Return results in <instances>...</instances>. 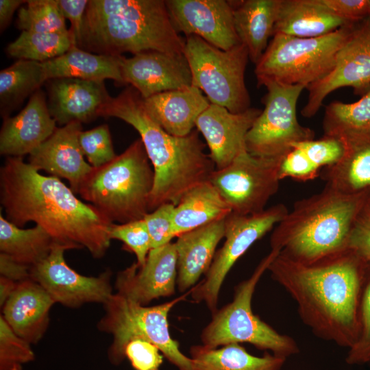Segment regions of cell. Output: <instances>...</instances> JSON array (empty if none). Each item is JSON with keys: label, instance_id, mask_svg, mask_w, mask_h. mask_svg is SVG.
<instances>
[{"label": "cell", "instance_id": "obj_1", "mask_svg": "<svg viewBox=\"0 0 370 370\" xmlns=\"http://www.w3.org/2000/svg\"><path fill=\"white\" fill-rule=\"evenodd\" d=\"M0 201L6 219L18 227L34 221L55 241L85 247L95 258L110 247L113 223L59 177L42 175L23 157L8 156L1 167Z\"/></svg>", "mask_w": 370, "mask_h": 370}, {"label": "cell", "instance_id": "obj_2", "mask_svg": "<svg viewBox=\"0 0 370 370\" xmlns=\"http://www.w3.org/2000/svg\"><path fill=\"white\" fill-rule=\"evenodd\" d=\"M366 264L349 249L311 263L279 253L268 271L295 300L301 320L316 336L349 349L358 336Z\"/></svg>", "mask_w": 370, "mask_h": 370}, {"label": "cell", "instance_id": "obj_3", "mask_svg": "<svg viewBox=\"0 0 370 370\" xmlns=\"http://www.w3.org/2000/svg\"><path fill=\"white\" fill-rule=\"evenodd\" d=\"M99 116L120 119L139 133L154 171L149 212L166 203L176 206L187 191L209 181L215 170L199 131L182 137L169 134L151 119L143 98L131 86L111 97Z\"/></svg>", "mask_w": 370, "mask_h": 370}, {"label": "cell", "instance_id": "obj_4", "mask_svg": "<svg viewBox=\"0 0 370 370\" xmlns=\"http://www.w3.org/2000/svg\"><path fill=\"white\" fill-rule=\"evenodd\" d=\"M185 39L163 0H90L78 47L119 56L157 51L184 55Z\"/></svg>", "mask_w": 370, "mask_h": 370}, {"label": "cell", "instance_id": "obj_5", "mask_svg": "<svg viewBox=\"0 0 370 370\" xmlns=\"http://www.w3.org/2000/svg\"><path fill=\"white\" fill-rule=\"evenodd\" d=\"M369 199L367 193L345 194L325 186L294 204L272 232L271 249L302 263L347 250L352 230Z\"/></svg>", "mask_w": 370, "mask_h": 370}, {"label": "cell", "instance_id": "obj_6", "mask_svg": "<svg viewBox=\"0 0 370 370\" xmlns=\"http://www.w3.org/2000/svg\"><path fill=\"white\" fill-rule=\"evenodd\" d=\"M140 138L122 153L93 167L77 194L112 223L142 219L149 212L154 171Z\"/></svg>", "mask_w": 370, "mask_h": 370}, {"label": "cell", "instance_id": "obj_7", "mask_svg": "<svg viewBox=\"0 0 370 370\" xmlns=\"http://www.w3.org/2000/svg\"><path fill=\"white\" fill-rule=\"evenodd\" d=\"M279 253L277 249H271L251 276L234 287L232 300L212 314L211 320L200 334L202 345L213 349L231 343H247L286 358L299 352L293 338L279 333L252 310V298L257 284Z\"/></svg>", "mask_w": 370, "mask_h": 370}, {"label": "cell", "instance_id": "obj_8", "mask_svg": "<svg viewBox=\"0 0 370 370\" xmlns=\"http://www.w3.org/2000/svg\"><path fill=\"white\" fill-rule=\"evenodd\" d=\"M153 306H142L125 296L113 293L103 304L105 313L97 328L112 336L108 356L118 365L125 358V349L134 339L147 341L155 345L178 370H194L190 357L184 354L180 344L169 331V314L172 308L190 294Z\"/></svg>", "mask_w": 370, "mask_h": 370}, {"label": "cell", "instance_id": "obj_9", "mask_svg": "<svg viewBox=\"0 0 370 370\" xmlns=\"http://www.w3.org/2000/svg\"><path fill=\"white\" fill-rule=\"evenodd\" d=\"M356 23L317 38H298L277 34L256 64L258 86L268 82L302 85L306 88L328 75L337 53Z\"/></svg>", "mask_w": 370, "mask_h": 370}, {"label": "cell", "instance_id": "obj_10", "mask_svg": "<svg viewBox=\"0 0 370 370\" xmlns=\"http://www.w3.org/2000/svg\"><path fill=\"white\" fill-rule=\"evenodd\" d=\"M184 55L190 69L192 86L204 92L211 103L233 113L251 108L245 82L249 59L245 45L240 43L222 50L191 35L186 36Z\"/></svg>", "mask_w": 370, "mask_h": 370}, {"label": "cell", "instance_id": "obj_11", "mask_svg": "<svg viewBox=\"0 0 370 370\" xmlns=\"http://www.w3.org/2000/svg\"><path fill=\"white\" fill-rule=\"evenodd\" d=\"M263 86L267 90L262 99L264 108L246 136V148L254 156L279 159L293 144L314 138V132L300 125L297 117V103L306 87L274 82Z\"/></svg>", "mask_w": 370, "mask_h": 370}, {"label": "cell", "instance_id": "obj_12", "mask_svg": "<svg viewBox=\"0 0 370 370\" xmlns=\"http://www.w3.org/2000/svg\"><path fill=\"white\" fill-rule=\"evenodd\" d=\"M288 210L282 204L249 214L231 213L225 218V241L217 250L204 280L190 290L192 299L204 302L211 312L217 309L219 293L224 280L236 261L250 247L278 225Z\"/></svg>", "mask_w": 370, "mask_h": 370}, {"label": "cell", "instance_id": "obj_13", "mask_svg": "<svg viewBox=\"0 0 370 370\" xmlns=\"http://www.w3.org/2000/svg\"><path fill=\"white\" fill-rule=\"evenodd\" d=\"M280 160L256 157L247 151L225 168L215 169L209 182L232 213H258L266 209L268 201L278 190Z\"/></svg>", "mask_w": 370, "mask_h": 370}, {"label": "cell", "instance_id": "obj_14", "mask_svg": "<svg viewBox=\"0 0 370 370\" xmlns=\"http://www.w3.org/2000/svg\"><path fill=\"white\" fill-rule=\"evenodd\" d=\"M72 248L54 241L49 254L30 268V278L39 284L55 303L78 308L86 303L105 304L113 294L112 272L106 270L97 277L84 276L71 268L64 252Z\"/></svg>", "mask_w": 370, "mask_h": 370}, {"label": "cell", "instance_id": "obj_15", "mask_svg": "<svg viewBox=\"0 0 370 370\" xmlns=\"http://www.w3.org/2000/svg\"><path fill=\"white\" fill-rule=\"evenodd\" d=\"M343 87L353 88L354 94L361 97L370 90V16L355 25L331 72L306 88L308 99L301 111L302 116H314L325 97Z\"/></svg>", "mask_w": 370, "mask_h": 370}, {"label": "cell", "instance_id": "obj_16", "mask_svg": "<svg viewBox=\"0 0 370 370\" xmlns=\"http://www.w3.org/2000/svg\"><path fill=\"white\" fill-rule=\"evenodd\" d=\"M175 30L186 36H197L222 50L241 43L234 23L231 1L166 0Z\"/></svg>", "mask_w": 370, "mask_h": 370}, {"label": "cell", "instance_id": "obj_17", "mask_svg": "<svg viewBox=\"0 0 370 370\" xmlns=\"http://www.w3.org/2000/svg\"><path fill=\"white\" fill-rule=\"evenodd\" d=\"M177 251L175 243L150 250L143 266L136 262L118 273L116 293L147 306L160 297L175 294L177 286Z\"/></svg>", "mask_w": 370, "mask_h": 370}, {"label": "cell", "instance_id": "obj_18", "mask_svg": "<svg viewBox=\"0 0 370 370\" xmlns=\"http://www.w3.org/2000/svg\"><path fill=\"white\" fill-rule=\"evenodd\" d=\"M124 84L134 88L143 99L192 86V75L184 55L143 51L120 58Z\"/></svg>", "mask_w": 370, "mask_h": 370}, {"label": "cell", "instance_id": "obj_19", "mask_svg": "<svg viewBox=\"0 0 370 370\" xmlns=\"http://www.w3.org/2000/svg\"><path fill=\"white\" fill-rule=\"evenodd\" d=\"M260 112L259 109L251 107L244 112L233 113L210 103L199 115L195 127L206 140L215 169L225 168L247 151L246 136Z\"/></svg>", "mask_w": 370, "mask_h": 370}, {"label": "cell", "instance_id": "obj_20", "mask_svg": "<svg viewBox=\"0 0 370 370\" xmlns=\"http://www.w3.org/2000/svg\"><path fill=\"white\" fill-rule=\"evenodd\" d=\"M82 130V123L78 121L57 127L28 159V163L36 171L66 180L75 194L93 168L85 161L79 147L78 138Z\"/></svg>", "mask_w": 370, "mask_h": 370}, {"label": "cell", "instance_id": "obj_21", "mask_svg": "<svg viewBox=\"0 0 370 370\" xmlns=\"http://www.w3.org/2000/svg\"><path fill=\"white\" fill-rule=\"evenodd\" d=\"M47 82L49 110L60 125L92 121L111 97L102 81L63 77Z\"/></svg>", "mask_w": 370, "mask_h": 370}, {"label": "cell", "instance_id": "obj_22", "mask_svg": "<svg viewBox=\"0 0 370 370\" xmlns=\"http://www.w3.org/2000/svg\"><path fill=\"white\" fill-rule=\"evenodd\" d=\"M56 121L40 88L16 116L3 118L0 131V153L23 157L30 154L54 132Z\"/></svg>", "mask_w": 370, "mask_h": 370}, {"label": "cell", "instance_id": "obj_23", "mask_svg": "<svg viewBox=\"0 0 370 370\" xmlns=\"http://www.w3.org/2000/svg\"><path fill=\"white\" fill-rule=\"evenodd\" d=\"M55 301L37 282L29 279L18 282L6 301L1 314L18 336L36 344L46 332L49 311Z\"/></svg>", "mask_w": 370, "mask_h": 370}, {"label": "cell", "instance_id": "obj_24", "mask_svg": "<svg viewBox=\"0 0 370 370\" xmlns=\"http://www.w3.org/2000/svg\"><path fill=\"white\" fill-rule=\"evenodd\" d=\"M225 230L223 219L177 236V288L180 292L191 290L207 273Z\"/></svg>", "mask_w": 370, "mask_h": 370}, {"label": "cell", "instance_id": "obj_25", "mask_svg": "<svg viewBox=\"0 0 370 370\" xmlns=\"http://www.w3.org/2000/svg\"><path fill=\"white\" fill-rule=\"evenodd\" d=\"M151 119L169 134L185 136L195 127L199 115L210 102L199 88L189 87L160 92L143 99Z\"/></svg>", "mask_w": 370, "mask_h": 370}, {"label": "cell", "instance_id": "obj_26", "mask_svg": "<svg viewBox=\"0 0 370 370\" xmlns=\"http://www.w3.org/2000/svg\"><path fill=\"white\" fill-rule=\"evenodd\" d=\"M349 25L318 0H280L273 35L317 38Z\"/></svg>", "mask_w": 370, "mask_h": 370}, {"label": "cell", "instance_id": "obj_27", "mask_svg": "<svg viewBox=\"0 0 370 370\" xmlns=\"http://www.w3.org/2000/svg\"><path fill=\"white\" fill-rule=\"evenodd\" d=\"M234 23L241 44L255 64L261 58L273 35L280 0L231 1Z\"/></svg>", "mask_w": 370, "mask_h": 370}, {"label": "cell", "instance_id": "obj_28", "mask_svg": "<svg viewBox=\"0 0 370 370\" xmlns=\"http://www.w3.org/2000/svg\"><path fill=\"white\" fill-rule=\"evenodd\" d=\"M341 139L345 144L343 158L321 172L325 186L349 195L370 192V135Z\"/></svg>", "mask_w": 370, "mask_h": 370}, {"label": "cell", "instance_id": "obj_29", "mask_svg": "<svg viewBox=\"0 0 370 370\" xmlns=\"http://www.w3.org/2000/svg\"><path fill=\"white\" fill-rule=\"evenodd\" d=\"M121 56L92 53L73 45L64 54L42 64L46 82L63 77L102 82L110 79L124 84Z\"/></svg>", "mask_w": 370, "mask_h": 370}, {"label": "cell", "instance_id": "obj_30", "mask_svg": "<svg viewBox=\"0 0 370 370\" xmlns=\"http://www.w3.org/2000/svg\"><path fill=\"white\" fill-rule=\"evenodd\" d=\"M231 213L229 206L209 181L198 184L187 191L175 206V237L225 219Z\"/></svg>", "mask_w": 370, "mask_h": 370}, {"label": "cell", "instance_id": "obj_31", "mask_svg": "<svg viewBox=\"0 0 370 370\" xmlns=\"http://www.w3.org/2000/svg\"><path fill=\"white\" fill-rule=\"evenodd\" d=\"M190 355L194 370H280L286 360L269 352L262 356L252 355L240 343L213 349L195 345Z\"/></svg>", "mask_w": 370, "mask_h": 370}, {"label": "cell", "instance_id": "obj_32", "mask_svg": "<svg viewBox=\"0 0 370 370\" xmlns=\"http://www.w3.org/2000/svg\"><path fill=\"white\" fill-rule=\"evenodd\" d=\"M54 240L41 226L23 229L6 219L0 212V253L32 267L50 253Z\"/></svg>", "mask_w": 370, "mask_h": 370}, {"label": "cell", "instance_id": "obj_33", "mask_svg": "<svg viewBox=\"0 0 370 370\" xmlns=\"http://www.w3.org/2000/svg\"><path fill=\"white\" fill-rule=\"evenodd\" d=\"M46 82L42 62L18 60L0 72V108L3 118L9 116L29 95Z\"/></svg>", "mask_w": 370, "mask_h": 370}, {"label": "cell", "instance_id": "obj_34", "mask_svg": "<svg viewBox=\"0 0 370 370\" xmlns=\"http://www.w3.org/2000/svg\"><path fill=\"white\" fill-rule=\"evenodd\" d=\"M323 129V135L338 138L370 135V90L356 102L326 106Z\"/></svg>", "mask_w": 370, "mask_h": 370}, {"label": "cell", "instance_id": "obj_35", "mask_svg": "<svg viewBox=\"0 0 370 370\" xmlns=\"http://www.w3.org/2000/svg\"><path fill=\"white\" fill-rule=\"evenodd\" d=\"M76 45L71 32L22 31L6 47V53L18 60L44 62L56 58Z\"/></svg>", "mask_w": 370, "mask_h": 370}, {"label": "cell", "instance_id": "obj_36", "mask_svg": "<svg viewBox=\"0 0 370 370\" xmlns=\"http://www.w3.org/2000/svg\"><path fill=\"white\" fill-rule=\"evenodd\" d=\"M18 9L16 25L22 31L67 32L57 0H28Z\"/></svg>", "mask_w": 370, "mask_h": 370}, {"label": "cell", "instance_id": "obj_37", "mask_svg": "<svg viewBox=\"0 0 370 370\" xmlns=\"http://www.w3.org/2000/svg\"><path fill=\"white\" fill-rule=\"evenodd\" d=\"M348 365L370 362V262L366 264L359 308V333L356 343L348 349Z\"/></svg>", "mask_w": 370, "mask_h": 370}, {"label": "cell", "instance_id": "obj_38", "mask_svg": "<svg viewBox=\"0 0 370 370\" xmlns=\"http://www.w3.org/2000/svg\"><path fill=\"white\" fill-rule=\"evenodd\" d=\"M35 358L31 344L18 336L0 316V370H23Z\"/></svg>", "mask_w": 370, "mask_h": 370}, {"label": "cell", "instance_id": "obj_39", "mask_svg": "<svg viewBox=\"0 0 370 370\" xmlns=\"http://www.w3.org/2000/svg\"><path fill=\"white\" fill-rule=\"evenodd\" d=\"M79 144L84 156L92 167L112 161L115 154L108 125H101L79 134Z\"/></svg>", "mask_w": 370, "mask_h": 370}, {"label": "cell", "instance_id": "obj_40", "mask_svg": "<svg viewBox=\"0 0 370 370\" xmlns=\"http://www.w3.org/2000/svg\"><path fill=\"white\" fill-rule=\"evenodd\" d=\"M110 239L123 243L126 249L136 257V263L143 266L151 249V238L144 219L125 223H112L110 228Z\"/></svg>", "mask_w": 370, "mask_h": 370}, {"label": "cell", "instance_id": "obj_41", "mask_svg": "<svg viewBox=\"0 0 370 370\" xmlns=\"http://www.w3.org/2000/svg\"><path fill=\"white\" fill-rule=\"evenodd\" d=\"M319 169L331 166L343 158L345 144L341 138L325 136L317 140L295 143ZM294 145V144H293Z\"/></svg>", "mask_w": 370, "mask_h": 370}, {"label": "cell", "instance_id": "obj_42", "mask_svg": "<svg viewBox=\"0 0 370 370\" xmlns=\"http://www.w3.org/2000/svg\"><path fill=\"white\" fill-rule=\"evenodd\" d=\"M175 206L171 203L164 204L143 218L151 238V249L171 243L175 237L173 227Z\"/></svg>", "mask_w": 370, "mask_h": 370}, {"label": "cell", "instance_id": "obj_43", "mask_svg": "<svg viewBox=\"0 0 370 370\" xmlns=\"http://www.w3.org/2000/svg\"><path fill=\"white\" fill-rule=\"evenodd\" d=\"M320 169L295 144L280 160L279 176L282 180L290 177L299 181H308L316 178Z\"/></svg>", "mask_w": 370, "mask_h": 370}, {"label": "cell", "instance_id": "obj_44", "mask_svg": "<svg viewBox=\"0 0 370 370\" xmlns=\"http://www.w3.org/2000/svg\"><path fill=\"white\" fill-rule=\"evenodd\" d=\"M125 355L135 370H160L164 357L155 345L142 339L130 341Z\"/></svg>", "mask_w": 370, "mask_h": 370}, {"label": "cell", "instance_id": "obj_45", "mask_svg": "<svg viewBox=\"0 0 370 370\" xmlns=\"http://www.w3.org/2000/svg\"><path fill=\"white\" fill-rule=\"evenodd\" d=\"M348 249L365 262H370V206L368 204L354 225L349 238Z\"/></svg>", "mask_w": 370, "mask_h": 370}, {"label": "cell", "instance_id": "obj_46", "mask_svg": "<svg viewBox=\"0 0 370 370\" xmlns=\"http://www.w3.org/2000/svg\"><path fill=\"white\" fill-rule=\"evenodd\" d=\"M325 8L351 24L370 15V0H318Z\"/></svg>", "mask_w": 370, "mask_h": 370}, {"label": "cell", "instance_id": "obj_47", "mask_svg": "<svg viewBox=\"0 0 370 370\" xmlns=\"http://www.w3.org/2000/svg\"><path fill=\"white\" fill-rule=\"evenodd\" d=\"M59 8L66 18L71 23L69 31L74 37L78 47L84 26V15L88 3V0H57Z\"/></svg>", "mask_w": 370, "mask_h": 370}, {"label": "cell", "instance_id": "obj_48", "mask_svg": "<svg viewBox=\"0 0 370 370\" xmlns=\"http://www.w3.org/2000/svg\"><path fill=\"white\" fill-rule=\"evenodd\" d=\"M30 266L16 261L9 256L0 253L1 276L21 282L30 278Z\"/></svg>", "mask_w": 370, "mask_h": 370}, {"label": "cell", "instance_id": "obj_49", "mask_svg": "<svg viewBox=\"0 0 370 370\" xmlns=\"http://www.w3.org/2000/svg\"><path fill=\"white\" fill-rule=\"evenodd\" d=\"M27 1L0 0V30L3 32L10 25L14 12Z\"/></svg>", "mask_w": 370, "mask_h": 370}, {"label": "cell", "instance_id": "obj_50", "mask_svg": "<svg viewBox=\"0 0 370 370\" xmlns=\"http://www.w3.org/2000/svg\"><path fill=\"white\" fill-rule=\"evenodd\" d=\"M18 282L5 277H0V306L2 308L16 289Z\"/></svg>", "mask_w": 370, "mask_h": 370}, {"label": "cell", "instance_id": "obj_51", "mask_svg": "<svg viewBox=\"0 0 370 370\" xmlns=\"http://www.w3.org/2000/svg\"><path fill=\"white\" fill-rule=\"evenodd\" d=\"M368 204L370 206V199H369Z\"/></svg>", "mask_w": 370, "mask_h": 370}, {"label": "cell", "instance_id": "obj_52", "mask_svg": "<svg viewBox=\"0 0 370 370\" xmlns=\"http://www.w3.org/2000/svg\"><path fill=\"white\" fill-rule=\"evenodd\" d=\"M369 16H370V15H369Z\"/></svg>", "mask_w": 370, "mask_h": 370}]
</instances>
